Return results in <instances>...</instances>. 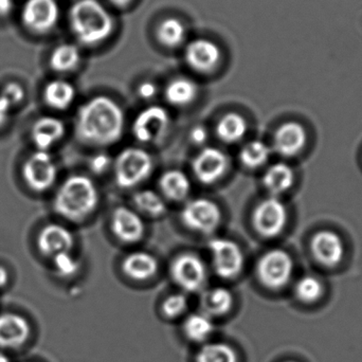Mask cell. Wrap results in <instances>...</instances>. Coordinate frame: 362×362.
Returning <instances> with one entry per match:
<instances>
[{
  "label": "cell",
  "mask_w": 362,
  "mask_h": 362,
  "mask_svg": "<svg viewBox=\"0 0 362 362\" xmlns=\"http://www.w3.org/2000/svg\"><path fill=\"white\" fill-rule=\"evenodd\" d=\"M124 114L108 97L99 95L83 104L76 118V136L81 141L95 146L116 144L122 137Z\"/></svg>",
  "instance_id": "obj_1"
},
{
  "label": "cell",
  "mask_w": 362,
  "mask_h": 362,
  "mask_svg": "<svg viewBox=\"0 0 362 362\" xmlns=\"http://www.w3.org/2000/svg\"><path fill=\"white\" fill-rule=\"evenodd\" d=\"M69 23L76 40L87 46L101 44L114 30V21L98 0H78L70 8Z\"/></svg>",
  "instance_id": "obj_2"
},
{
  "label": "cell",
  "mask_w": 362,
  "mask_h": 362,
  "mask_svg": "<svg viewBox=\"0 0 362 362\" xmlns=\"http://www.w3.org/2000/svg\"><path fill=\"white\" fill-rule=\"evenodd\" d=\"M99 193L90 178L74 175L62 183L55 194L54 210L64 218L80 221L88 217L97 208Z\"/></svg>",
  "instance_id": "obj_3"
},
{
  "label": "cell",
  "mask_w": 362,
  "mask_h": 362,
  "mask_svg": "<svg viewBox=\"0 0 362 362\" xmlns=\"http://www.w3.org/2000/svg\"><path fill=\"white\" fill-rule=\"evenodd\" d=\"M114 170L117 185L122 189H132L151 175L153 159L142 148H127L117 156Z\"/></svg>",
  "instance_id": "obj_4"
},
{
  "label": "cell",
  "mask_w": 362,
  "mask_h": 362,
  "mask_svg": "<svg viewBox=\"0 0 362 362\" xmlns=\"http://www.w3.org/2000/svg\"><path fill=\"white\" fill-rule=\"evenodd\" d=\"M293 264L291 255L282 249H272L257 262L259 280L269 289L286 286L293 276Z\"/></svg>",
  "instance_id": "obj_5"
},
{
  "label": "cell",
  "mask_w": 362,
  "mask_h": 362,
  "mask_svg": "<svg viewBox=\"0 0 362 362\" xmlns=\"http://www.w3.org/2000/svg\"><path fill=\"white\" fill-rule=\"evenodd\" d=\"M221 211L208 198L189 200L181 211V221L185 227L202 234H212L221 225Z\"/></svg>",
  "instance_id": "obj_6"
},
{
  "label": "cell",
  "mask_w": 362,
  "mask_h": 362,
  "mask_svg": "<svg viewBox=\"0 0 362 362\" xmlns=\"http://www.w3.org/2000/svg\"><path fill=\"white\" fill-rule=\"evenodd\" d=\"M213 267L217 276L229 280L236 278L244 268L245 257L240 247L227 238H213L209 243Z\"/></svg>",
  "instance_id": "obj_7"
},
{
  "label": "cell",
  "mask_w": 362,
  "mask_h": 362,
  "mask_svg": "<svg viewBox=\"0 0 362 362\" xmlns=\"http://www.w3.org/2000/svg\"><path fill=\"white\" fill-rule=\"evenodd\" d=\"M288 219L286 206L278 197L262 200L253 212L255 229L264 238H274L284 230Z\"/></svg>",
  "instance_id": "obj_8"
},
{
  "label": "cell",
  "mask_w": 362,
  "mask_h": 362,
  "mask_svg": "<svg viewBox=\"0 0 362 362\" xmlns=\"http://www.w3.org/2000/svg\"><path fill=\"white\" fill-rule=\"evenodd\" d=\"M170 127V116L161 106L154 105L139 112L133 123V134L138 141L153 144L160 141Z\"/></svg>",
  "instance_id": "obj_9"
},
{
  "label": "cell",
  "mask_w": 362,
  "mask_h": 362,
  "mask_svg": "<svg viewBox=\"0 0 362 362\" xmlns=\"http://www.w3.org/2000/svg\"><path fill=\"white\" fill-rule=\"evenodd\" d=\"M23 174L30 189L45 192L54 185L57 168L48 152L38 150L25 161Z\"/></svg>",
  "instance_id": "obj_10"
},
{
  "label": "cell",
  "mask_w": 362,
  "mask_h": 362,
  "mask_svg": "<svg viewBox=\"0 0 362 362\" xmlns=\"http://www.w3.org/2000/svg\"><path fill=\"white\" fill-rule=\"evenodd\" d=\"M173 280L181 288L189 293H196L204 287L206 280V269L202 259L193 253H183L174 259L171 265Z\"/></svg>",
  "instance_id": "obj_11"
},
{
  "label": "cell",
  "mask_w": 362,
  "mask_h": 362,
  "mask_svg": "<svg viewBox=\"0 0 362 362\" xmlns=\"http://www.w3.org/2000/svg\"><path fill=\"white\" fill-rule=\"evenodd\" d=\"M23 25L35 33H46L59 18L57 0H27L21 13Z\"/></svg>",
  "instance_id": "obj_12"
},
{
  "label": "cell",
  "mask_w": 362,
  "mask_h": 362,
  "mask_svg": "<svg viewBox=\"0 0 362 362\" xmlns=\"http://www.w3.org/2000/svg\"><path fill=\"white\" fill-rule=\"evenodd\" d=\"M229 168L225 153L216 148H204L193 160L194 175L204 185H213L221 180Z\"/></svg>",
  "instance_id": "obj_13"
},
{
  "label": "cell",
  "mask_w": 362,
  "mask_h": 362,
  "mask_svg": "<svg viewBox=\"0 0 362 362\" xmlns=\"http://www.w3.org/2000/svg\"><path fill=\"white\" fill-rule=\"evenodd\" d=\"M110 225L115 236L127 244L139 242L146 232L144 219L137 212L127 206H118L114 211Z\"/></svg>",
  "instance_id": "obj_14"
},
{
  "label": "cell",
  "mask_w": 362,
  "mask_h": 362,
  "mask_svg": "<svg viewBox=\"0 0 362 362\" xmlns=\"http://www.w3.org/2000/svg\"><path fill=\"white\" fill-rule=\"evenodd\" d=\"M221 52L212 40L197 38L189 42L185 48V57L187 65L198 72H210L218 65Z\"/></svg>",
  "instance_id": "obj_15"
},
{
  "label": "cell",
  "mask_w": 362,
  "mask_h": 362,
  "mask_svg": "<svg viewBox=\"0 0 362 362\" xmlns=\"http://www.w3.org/2000/svg\"><path fill=\"white\" fill-rule=\"evenodd\" d=\"M310 247L317 261L327 267L337 266L344 259V242L335 232H318L313 238Z\"/></svg>",
  "instance_id": "obj_16"
},
{
  "label": "cell",
  "mask_w": 362,
  "mask_h": 362,
  "mask_svg": "<svg viewBox=\"0 0 362 362\" xmlns=\"http://www.w3.org/2000/svg\"><path fill=\"white\" fill-rule=\"evenodd\" d=\"M308 141L306 131L297 122H287L276 129L274 137V148L284 157H293L299 154Z\"/></svg>",
  "instance_id": "obj_17"
},
{
  "label": "cell",
  "mask_w": 362,
  "mask_h": 362,
  "mask_svg": "<svg viewBox=\"0 0 362 362\" xmlns=\"http://www.w3.org/2000/svg\"><path fill=\"white\" fill-rule=\"evenodd\" d=\"M40 250L48 257L70 252L74 245L72 232L64 226L50 223L40 231L37 238Z\"/></svg>",
  "instance_id": "obj_18"
},
{
  "label": "cell",
  "mask_w": 362,
  "mask_h": 362,
  "mask_svg": "<svg viewBox=\"0 0 362 362\" xmlns=\"http://www.w3.org/2000/svg\"><path fill=\"white\" fill-rule=\"evenodd\" d=\"M31 327L23 317L13 313L0 315V348L16 349L29 339Z\"/></svg>",
  "instance_id": "obj_19"
},
{
  "label": "cell",
  "mask_w": 362,
  "mask_h": 362,
  "mask_svg": "<svg viewBox=\"0 0 362 362\" xmlns=\"http://www.w3.org/2000/svg\"><path fill=\"white\" fill-rule=\"evenodd\" d=\"M65 135L63 121L55 117L46 116L38 119L32 129V139L40 151H48Z\"/></svg>",
  "instance_id": "obj_20"
},
{
  "label": "cell",
  "mask_w": 362,
  "mask_h": 362,
  "mask_svg": "<svg viewBox=\"0 0 362 362\" xmlns=\"http://www.w3.org/2000/svg\"><path fill=\"white\" fill-rule=\"evenodd\" d=\"M122 270L133 280L146 281L158 272V262L150 253L137 251L123 259Z\"/></svg>",
  "instance_id": "obj_21"
},
{
  "label": "cell",
  "mask_w": 362,
  "mask_h": 362,
  "mask_svg": "<svg viewBox=\"0 0 362 362\" xmlns=\"http://www.w3.org/2000/svg\"><path fill=\"white\" fill-rule=\"evenodd\" d=\"M233 305V297L228 289L215 287L202 293L200 306L204 314L212 316H223L230 312Z\"/></svg>",
  "instance_id": "obj_22"
},
{
  "label": "cell",
  "mask_w": 362,
  "mask_h": 362,
  "mask_svg": "<svg viewBox=\"0 0 362 362\" xmlns=\"http://www.w3.org/2000/svg\"><path fill=\"white\" fill-rule=\"evenodd\" d=\"M76 88L67 81L54 80L45 87L44 99L50 107L67 110L76 99Z\"/></svg>",
  "instance_id": "obj_23"
},
{
  "label": "cell",
  "mask_w": 362,
  "mask_h": 362,
  "mask_svg": "<svg viewBox=\"0 0 362 362\" xmlns=\"http://www.w3.org/2000/svg\"><path fill=\"white\" fill-rule=\"evenodd\" d=\"M293 180H295V175L291 168L285 163H279L272 165L266 171L263 183L264 187L272 194V196L276 197L291 189Z\"/></svg>",
  "instance_id": "obj_24"
},
{
  "label": "cell",
  "mask_w": 362,
  "mask_h": 362,
  "mask_svg": "<svg viewBox=\"0 0 362 362\" xmlns=\"http://www.w3.org/2000/svg\"><path fill=\"white\" fill-rule=\"evenodd\" d=\"M197 93V85L191 78H174L165 88L167 101L176 107H185L193 103Z\"/></svg>",
  "instance_id": "obj_25"
},
{
  "label": "cell",
  "mask_w": 362,
  "mask_h": 362,
  "mask_svg": "<svg viewBox=\"0 0 362 362\" xmlns=\"http://www.w3.org/2000/svg\"><path fill=\"white\" fill-rule=\"evenodd\" d=\"M159 187L165 197L173 202H180L189 195L191 182L183 172L170 170L161 176Z\"/></svg>",
  "instance_id": "obj_26"
},
{
  "label": "cell",
  "mask_w": 362,
  "mask_h": 362,
  "mask_svg": "<svg viewBox=\"0 0 362 362\" xmlns=\"http://www.w3.org/2000/svg\"><path fill=\"white\" fill-rule=\"evenodd\" d=\"M248 124L244 117L236 112L225 115L217 123L216 134L225 144H236L246 135Z\"/></svg>",
  "instance_id": "obj_27"
},
{
  "label": "cell",
  "mask_w": 362,
  "mask_h": 362,
  "mask_svg": "<svg viewBox=\"0 0 362 362\" xmlns=\"http://www.w3.org/2000/svg\"><path fill=\"white\" fill-rule=\"evenodd\" d=\"M80 61V49L76 45L62 44L51 53L50 66L54 71L64 74L76 69Z\"/></svg>",
  "instance_id": "obj_28"
},
{
  "label": "cell",
  "mask_w": 362,
  "mask_h": 362,
  "mask_svg": "<svg viewBox=\"0 0 362 362\" xmlns=\"http://www.w3.org/2000/svg\"><path fill=\"white\" fill-rule=\"evenodd\" d=\"M214 331L212 319L208 315H191L183 325V332L189 340L194 342H204Z\"/></svg>",
  "instance_id": "obj_29"
},
{
  "label": "cell",
  "mask_w": 362,
  "mask_h": 362,
  "mask_svg": "<svg viewBox=\"0 0 362 362\" xmlns=\"http://www.w3.org/2000/svg\"><path fill=\"white\" fill-rule=\"evenodd\" d=\"M138 210L151 217H160L167 213V204L159 194L152 189H141L133 197Z\"/></svg>",
  "instance_id": "obj_30"
},
{
  "label": "cell",
  "mask_w": 362,
  "mask_h": 362,
  "mask_svg": "<svg viewBox=\"0 0 362 362\" xmlns=\"http://www.w3.org/2000/svg\"><path fill=\"white\" fill-rule=\"evenodd\" d=\"M270 157V148L261 140L248 142L240 153L243 165L248 169H257L267 163Z\"/></svg>",
  "instance_id": "obj_31"
},
{
  "label": "cell",
  "mask_w": 362,
  "mask_h": 362,
  "mask_svg": "<svg viewBox=\"0 0 362 362\" xmlns=\"http://www.w3.org/2000/svg\"><path fill=\"white\" fill-rule=\"evenodd\" d=\"M196 362H238V357L229 344L215 342L200 349Z\"/></svg>",
  "instance_id": "obj_32"
},
{
  "label": "cell",
  "mask_w": 362,
  "mask_h": 362,
  "mask_svg": "<svg viewBox=\"0 0 362 362\" xmlns=\"http://www.w3.org/2000/svg\"><path fill=\"white\" fill-rule=\"evenodd\" d=\"M159 42L167 47H176L182 44L185 38V27L177 18H167L157 30Z\"/></svg>",
  "instance_id": "obj_33"
},
{
  "label": "cell",
  "mask_w": 362,
  "mask_h": 362,
  "mask_svg": "<svg viewBox=\"0 0 362 362\" xmlns=\"http://www.w3.org/2000/svg\"><path fill=\"white\" fill-rule=\"evenodd\" d=\"M322 283L313 276L300 279L295 286V295L303 303H315L323 296Z\"/></svg>",
  "instance_id": "obj_34"
},
{
  "label": "cell",
  "mask_w": 362,
  "mask_h": 362,
  "mask_svg": "<svg viewBox=\"0 0 362 362\" xmlns=\"http://www.w3.org/2000/svg\"><path fill=\"white\" fill-rule=\"evenodd\" d=\"M55 269L62 276H71L78 270V262L70 252H64L53 257Z\"/></svg>",
  "instance_id": "obj_35"
},
{
  "label": "cell",
  "mask_w": 362,
  "mask_h": 362,
  "mask_svg": "<svg viewBox=\"0 0 362 362\" xmlns=\"http://www.w3.org/2000/svg\"><path fill=\"white\" fill-rule=\"evenodd\" d=\"M187 300L180 293L170 296L163 304V312L168 318H176L187 310Z\"/></svg>",
  "instance_id": "obj_36"
},
{
  "label": "cell",
  "mask_w": 362,
  "mask_h": 362,
  "mask_svg": "<svg viewBox=\"0 0 362 362\" xmlns=\"http://www.w3.org/2000/svg\"><path fill=\"white\" fill-rule=\"evenodd\" d=\"M0 95L4 98L12 107H14L23 101V98H25V90L17 83H8V85H6Z\"/></svg>",
  "instance_id": "obj_37"
},
{
  "label": "cell",
  "mask_w": 362,
  "mask_h": 362,
  "mask_svg": "<svg viewBox=\"0 0 362 362\" xmlns=\"http://www.w3.org/2000/svg\"><path fill=\"white\" fill-rule=\"evenodd\" d=\"M112 165V159L108 155L101 154L95 155L90 160V170L93 173L97 175H101V174L105 173Z\"/></svg>",
  "instance_id": "obj_38"
},
{
  "label": "cell",
  "mask_w": 362,
  "mask_h": 362,
  "mask_svg": "<svg viewBox=\"0 0 362 362\" xmlns=\"http://www.w3.org/2000/svg\"><path fill=\"white\" fill-rule=\"evenodd\" d=\"M157 93V87L154 83L144 82L138 87V95L141 99L150 100Z\"/></svg>",
  "instance_id": "obj_39"
},
{
  "label": "cell",
  "mask_w": 362,
  "mask_h": 362,
  "mask_svg": "<svg viewBox=\"0 0 362 362\" xmlns=\"http://www.w3.org/2000/svg\"><path fill=\"white\" fill-rule=\"evenodd\" d=\"M11 110H12V106L4 98L0 95V129L8 122Z\"/></svg>",
  "instance_id": "obj_40"
},
{
  "label": "cell",
  "mask_w": 362,
  "mask_h": 362,
  "mask_svg": "<svg viewBox=\"0 0 362 362\" xmlns=\"http://www.w3.org/2000/svg\"><path fill=\"white\" fill-rule=\"evenodd\" d=\"M206 137H208V133H206V129L202 127H195V129H192L191 134H189V138L195 144H204Z\"/></svg>",
  "instance_id": "obj_41"
},
{
  "label": "cell",
  "mask_w": 362,
  "mask_h": 362,
  "mask_svg": "<svg viewBox=\"0 0 362 362\" xmlns=\"http://www.w3.org/2000/svg\"><path fill=\"white\" fill-rule=\"evenodd\" d=\"M8 272H6V268H4L2 267V266H0V288H2V287L6 286V285L8 284Z\"/></svg>",
  "instance_id": "obj_42"
},
{
  "label": "cell",
  "mask_w": 362,
  "mask_h": 362,
  "mask_svg": "<svg viewBox=\"0 0 362 362\" xmlns=\"http://www.w3.org/2000/svg\"><path fill=\"white\" fill-rule=\"evenodd\" d=\"M112 4H114L117 6H125L129 4L132 0H110Z\"/></svg>",
  "instance_id": "obj_43"
},
{
  "label": "cell",
  "mask_w": 362,
  "mask_h": 362,
  "mask_svg": "<svg viewBox=\"0 0 362 362\" xmlns=\"http://www.w3.org/2000/svg\"><path fill=\"white\" fill-rule=\"evenodd\" d=\"M0 362H11L10 358L4 353H0Z\"/></svg>",
  "instance_id": "obj_44"
},
{
  "label": "cell",
  "mask_w": 362,
  "mask_h": 362,
  "mask_svg": "<svg viewBox=\"0 0 362 362\" xmlns=\"http://www.w3.org/2000/svg\"><path fill=\"white\" fill-rule=\"evenodd\" d=\"M286 362H296V361H286Z\"/></svg>",
  "instance_id": "obj_45"
}]
</instances>
